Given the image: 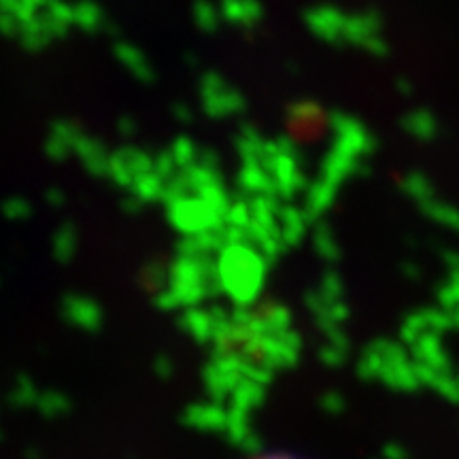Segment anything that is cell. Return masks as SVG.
I'll return each instance as SVG.
<instances>
[{"mask_svg":"<svg viewBox=\"0 0 459 459\" xmlns=\"http://www.w3.org/2000/svg\"><path fill=\"white\" fill-rule=\"evenodd\" d=\"M260 459H290V457H260Z\"/></svg>","mask_w":459,"mask_h":459,"instance_id":"1","label":"cell"}]
</instances>
